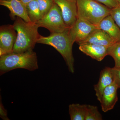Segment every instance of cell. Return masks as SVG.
<instances>
[{"instance_id":"obj_7","label":"cell","mask_w":120,"mask_h":120,"mask_svg":"<svg viewBox=\"0 0 120 120\" xmlns=\"http://www.w3.org/2000/svg\"><path fill=\"white\" fill-rule=\"evenodd\" d=\"M17 33L13 25H2L0 27V56L13 52Z\"/></svg>"},{"instance_id":"obj_22","label":"cell","mask_w":120,"mask_h":120,"mask_svg":"<svg viewBox=\"0 0 120 120\" xmlns=\"http://www.w3.org/2000/svg\"><path fill=\"white\" fill-rule=\"evenodd\" d=\"M112 71L113 75L114 82L120 88V68H112Z\"/></svg>"},{"instance_id":"obj_13","label":"cell","mask_w":120,"mask_h":120,"mask_svg":"<svg viewBox=\"0 0 120 120\" xmlns=\"http://www.w3.org/2000/svg\"><path fill=\"white\" fill-rule=\"evenodd\" d=\"M113 82L112 68L106 67L101 71L98 82L94 85V89L96 92L95 95L98 101L101 100L105 88Z\"/></svg>"},{"instance_id":"obj_17","label":"cell","mask_w":120,"mask_h":120,"mask_svg":"<svg viewBox=\"0 0 120 120\" xmlns=\"http://www.w3.org/2000/svg\"><path fill=\"white\" fill-rule=\"evenodd\" d=\"M108 55L113 58L115 62L114 68H120V41L108 47Z\"/></svg>"},{"instance_id":"obj_11","label":"cell","mask_w":120,"mask_h":120,"mask_svg":"<svg viewBox=\"0 0 120 120\" xmlns=\"http://www.w3.org/2000/svg\"><path fill=\"white\" fill-rule=\"evenodd\" d=\"M117 42L110 37L106 32L103 30L98 28L93 31L89 36L80 43H89L109 47Z\"/></svg>"},{"instance_id":"obj_15","label":"cell","mask_w":120,"mask_h":120,"mask_svg":"<svg viewBox=\"0 0 120 120\" xmlns=\"http://www.w3.org/2000/svg\"><path fill=\"white\" fill-rule=\"evenodd\" d=\"M87 105L71 104L69 106V112L71 120H85Z\"/></svg>"},{"instance_id":"obj_12","label":"cell","mask_w":120,"mask_h":120,"mask_svg":"<svg viewBox=\"0 0 120 120\" xmlns=\"http://www.w3.org/2000/svg\"><path fill=\"white\" fill-rule=\"evenodd\" d=\"M108 47L87 43H80L79 49L81 52L93 59L101 61L108 55Z\"/></svg>"},{"instance_id":"obj_9","label":"cell","mask_w":120,"mask_h":120,"mask_svg":"<svg viewBox=\"0 0 120 120\" xmlns=\"http://www.w3.org/2000/svg\"><path fill=\"white\" fill-rule=\"evenodd\" d=\"M0 4L9 10L10 16L12 19L19 17L26 22H31L28 16L26 5L20 0H0Z\"/></svg>"},{"instance_id":"obj_14","label":"cell","mask_w":120,"mask_h":120,"mask_svg":"<svg viewBox=\"0 0 120 120\" xmlns=\"http://www.w3.org/2000/svg\"><path fill=\"white\" fill-rule=\"evenodd\" d=\"M98 28L107 33L116 41H120V29L110 15L104 18L98 25Z\"/></svg>"},{"instance_id":"obj_20","label":"cell","mask_w":120,"mask_h":120,"mask_svg":"<svg viewBox=\"0 0 120 120\" xmlns=\"http://www.w3.org/2000/svg\"><path fill=\"white\" fill-rule=\"evenodd\" d=\"M110 15L120 29V5L112 9Z\"/></svg>"},{"instance_id":"obj_4","label":"cell","mask_w":120,"mask_h":120,"mask_svg":"<svg viewBox=\"0 0 120 120\" xmlns=\"http://www.w3.org/2000/svg\"><path fill=\"white\" fill-rule=\"evenodd\" d=\"M78 19L98 26L102 19L110 15L111 9L94 0H77Z\"/></svg>"},{"instance_id":"obj_1","label":"cell","mask_w":120,"mask_h":120,"mask_svg":"<svg viewBox=\"0 0 120 120\" xmlns=\"http://www.w3.org/2000/svg\"><path fill=\"white\" fill-rule=\"evenodd\" d=\"M13 26L17 32V37L12 52L21 53L33 50L40 36L38 24L16 17Z\"/></svg>"},{"instance_id":"obj_21","label":"cell","mask_w":120,"mask_h":120,"mask_svg":"<svg viewBox=\"0 0 120 120\" xmlns=\"http://www.w3.org/2000/svg\"><path fill=\"white\" fill-rule=\"evenodd\" d=\"M95 1L104 4L106 6L112 9L118 7V4L116 0H94Z\"/></svg>"},{"instance_id":"obj_5","label":"cell","mask_w":120,"mask_h":120,"mask_svg":"<svg viewBox=\"0 0 120 120\" xmlns=\"http://www.w3.org/2000/svg\"><path fill=\"white\" fill-rule=\"evenodd\" d=\"M36 23L39 27L49 30L51 34L63 32L71 27L65 23L60 8L55 2L49 11Z\"/></svg>"},{"instance_id":"obj_8","label":"cell","mask_w":120,"mask_h":120,"mask_svg":"<svg viewBox=\"0 0 120 120\" xmlns=\"http://www.w3.org/2000/svg\"><path fill=\"white\" fill-rule=\"evenodd\" d=\"M61 10L66 24L71 27L78 19L77 0H53Z\"/></svg>"},{"instance_id":"obj_3","label":"cell","mask_w":120,"mask_h":120,"mask_svg":"<svg viewBox=\"0 0 120 120\" xmlns=\"http://www.w3.org/2000/svg\"><path fill=\"white\" fill-rule=\"evenodd\" d=\"M30 71L38 68L37 54L33 50L21 53L12 52L0 57V75L16 69Z\"/></svg>"},{"instance_id":"obj_6","label":"cell","mask_w":120,"mask_h":120,"mask_svg":"<svg viewBox=\"0 0 120 120\" xmlns=\"http://www.w3.org/2000/svg\"><path fill=\"white\" fill-rule=\"evenodd\" d=\"M98 26L83 20L77 19L76 22L69 30V36L73 43H82L95 29Z\"/></svg>"},{"instance_id":"obj_10","label":"cell","mask_w":120,"mask_h":120,"mask_svg":"<svg viewBox=\"0 0 120 120\" xmlns=\"http://www.w3.org/2000/svg\"><path fill=\"white\" fill-rule=\"evenodd\" d=\"M118 88L114 82L105 88L99 101L103 112H106L113 109L118 100Z\"/></svg>"},{"instance_id":"obj_16","label":"cell","mask_w":120,"mask_h":120,"mask_svg":"<svg viewBox=\"0 0 120 120\" xmlns=\"http://www.w3.org/2000/svg\"><path fill=\"white\" fill-rule=\"evenodd\" d=\"M26 6L31 22L37 23L42 18L37 0H33Z\"/></svg>"},{"instance_id":"obj_2","label":"cell","mask_w":120,"mask_h":120,"mask_svg":"<svg viewBox=\"0 0 120 120\" xmlns=\"http://www.w3.org/2000/svg\"><path fill=\"white\" fill-rule=\"evenodd\" d=\"M69 29L60 33L51 34L47 37L40 35L37 43L49 45L55 48L64 58L69 71L73 73L75 72V60L72 50L73 43L70 38Z\"/></svg>"},{"instance_id":"obj_23","label":"cell","mask_w":120,"mask_h":120,"mask_svg":"<svg viewBox=\"0 0 120 120\" xmlns=\"http://www.w3.org/2000/svg\"><path fill=\"white\" fill-rule=\"evenodd\" d=\"M1 98L0 95V117L1 118L4 120H9L10 119L8 116V113L7 109L4 108L2 104Z\"/></svg>"},{"instance_id":"obj_19","label":"cell","mask_w":120,"mask_h":120,"mask_svg":"<svg viewBox=\"0 0 120 120\" xmlns=\"http://www.w3.org/2000/svg\"><path fill=\"white\" fill-rule=\"evenodd\" d=\"M42 17H43L50 10L54 2L53 0H37Z\"/></svg>"},{"instance_id":"obj_24","label":"cell","mask_w":120,"mask_h":120,"mask_svg":"<svg viewBox=\"0 0 120 120\" xmlns=\"http://www.w3.org/2000/svg\"><path fill=\"white\" fill-rule=\"evenodd\" d=\"M20 0L22 1L24 4H25L26 5L27 4L30 3V2L32 1L33 0Z\"/></svg>"},{"instance_id":"obj_18","label":"cell","mask_w":120,"mask_h":120,"mask_svg":"<svg viewBox=\"0 0 120 120\" xmlns=\"http://www.w3.org/2000/svg\"><path fill=\"white\" fill-rule=\"evenodd\" d=\"M102 117L97 106L87 105L85 120H101Z\"/></svg>"},{"instance_id":"obj_25","label":"cell","mask_w":120,"mask_h":120,"mask_svg":"<svg viewBox=\"0 0 120 120\" xmlns=\"http://www.w3.org/2000/svg\"><path fill=\"white\" fill-rule=\"evenodd\" d=\"M116 0L117 2H118L119 5H120V0Z\"/></svg>"}]
</instances>
